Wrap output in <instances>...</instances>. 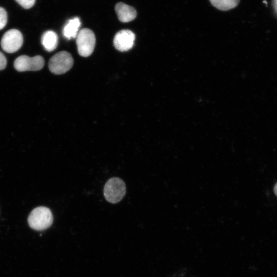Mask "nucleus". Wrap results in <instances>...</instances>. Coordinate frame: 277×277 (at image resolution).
I'll use <instances>...</instances> for the list:
<instances>
[{"label": "nucleus", "mask_w": 277, "mask_h": 277, "mask_svg": "<svg viewBox=\"0 0 277 277\" xmlns=\"http://www.w3.org/2000/svg\"><path fill=\"white\" fill-rule=\"evenodd\" d=\"M274 192L275 194L277 196V183L275 185L274 187Z\"/></svg>", "instance_id": "nucleus-16"}, {"label": "nucleus", "mask_w": 277, "mask_h": 277, "mask_svg": "<svg viewBox=\"0 0 277 277\" xmlns=\"http://www.w3.org/2000/svg\"><path fill=\"white\" fill-rule=\"evenodd\" d=\"M22 7L25 9H29L34 4L35 0H15Z\"/></svg>", "instance_id": "nucleus-13"}, {"label": "nucleus", "mask_w": 277, "mask_h": 277, "mask_svg": "<svg viewBox=\"0 0 277 277\" xmlns=\"http://www.w3.org/2000/svg\"><path fill=\"white\" fill-rule=\"evenodd\" d=\"M126 187L124 182L118 177H112L106 183L104 194L106 200L111 203L119 202L125 196Z\"/></svg>", "instance_id": "nucleus-2"}, {"label": "nucleus", "mask_w": 277, "mask_h": 277, "mask_svg": "<svg viewBox=\"0 0 277 277\" xmlns=\"http://www.w3.org/2000/svg\"><path fill=\"white\" fill-rule=\"evenodd\" d=\"M263 3L266 4H267V2L266 1H263Z\"/></svg>", "instance_id": "nucleus-17"}, {"label": "nucleus", "mask_w": 277, "mask_h": 277, "mask_svg": "<svg viewBox=\"0 0 277 277\" xmlns=\"http://www.w3.org/2000/svg\"><path fill=\"white\" fill-rule=\"evenodd\" d=\"M115 10L118 19L123 23L130 22L136 16V11L133 7L122 2L116 4Z\"/></svg>", "instance_id": "nucleus-8"}, {"label": "nucleus", "mask_w": 277, "mask_h": 277, "mask_svg": "<svg viewBox=\"0 0 277 277\" xmlns=\"http://www.w3.org/2000/svg\"><path fill=\"white\" fill-rule=\"evenodd\" d=\"M53 215L50 210L41 206L34 209L30 213L28 222L30 227L35 230H44L52 224Z\"/></svg>", "instance_id": "nucleus-1"}, {"label": "nucleus", "mask_w": 277, "mask_h": 277, "mask_svg": "<svg viewBox=\"0 0 277 277\" xmlns=\"http://www.w3.org/2000/svg\"><path fill=\"white\" fill-rule=\"evenodd\" d=\"M7 23V13L6 10L0 7V30L3 29Z\"/></svg>", "instance_id": "nucleus-12"}, {"label": "nucleus", "mask_w": 277, "mask_h": 277, "mask_svg": "<svg viewBox=\"0 0 277 277\" xmlns=\"http://www.w3.org/2000/svg\"><path fill=\"white\" fill-rule=\"evenodd\" d=\"M95 36L93 32L88 28L80 30L76 37V43L79 54L84 57L90 55L95 45Z\"/></svg>", "instance_id": "nucleus-3"}, {"label": "nucleus", "mask_w": 277, "mask_h": 277, "mask_svg": "<svg viewBox=\"0 0 277 277\" xmlns=\"http://www.w3.org/2000/svg\"><path fill=\"white\" fill-rule=\"evenodd\" d=\"M42 43L45 49L49 52L55 50L58 44V37L56 33L48 30L42 37Z\"/></svg>", "instance_id": "nucleus-10"}, {"label": "nucleus", "mask_w": 277, "mask_h": 277, "mask_svg": "<svg viewBox=\"0 0 277 277\" xmlns=\"http://www.w3.org/2000/svg\"><path fill=\"white\" fill-rule=\"evenodd\" d=\"M23 43V36L21 32L15 29H10L3 35L1 45L2 49L8 53L17 51L22 47Z\"/></svg>", "instance_id": "nucleus-5"}, {"label": "nucleus", "mask_w": 277, "mask_h": 277, "mask_svg": "<svg viewBox=\"0 0 277 277\" xmlns=\"http://www.w3.org/2000/svg\"><path fill=\"white\" fill-rule=\"evenodd\" d=\"M135 34L129 30H122L115 35L113 44L120 51H126L131 49L134 45Z\"/></svg>", "instance_id": "nucleus-7"}, {"label": "nucleus", "mask_w": 277, "mask_h": 277, "mask_svg": "<svg viewBox=\"0 0 277 277\" xmlns=\"http://www.w3.org/2000/svg\"><path fill=\"white\" fill-rule=\"evenodd\" d=\"M73 64L71 55L67 51H60L50 59L49 68L55 74H62L69 70Z\"/></svg>", "instance_id": "nucleus-4"}, {"label": "nucleus", "mask_w": 277, "mask_h": 277, "mask_svg": "<svg viewBox=\"0 0 277 277\" xmlns=\"http://www.w3.org/2000/svg\"><path fill=\"white\" fill-rule=\"evenodd\" d=\"M7 65V60L5 55L0 51V70L5 68Z\"/></svg>", "instance_id": "nucleus-14"}, {"label": "nucleus", "mask_w": 277, "mask_h": 277, "mask_svg": "<svg viewBox=\"0 0 277 277\" xmlns=\"http://www.w3.org/2000/svg\"><path fill=\"white\" fill-rule=\"evenodd\" d=\"M44 60L40 55L31 57L27 55H21L16 58L14 62L15 69L18 71H38L44 65Z\"/></svg>", "instance_id": "nucleus-6"}, {"label": "nucleus", "mask_w": 277, "mask_h": 277, "mask_svg": "<svg viewBox=\"0 0 277 277\" xmlns=\"http://www.w3.org/2000/svg\"><path fill=\"white\" fill-rule=\"evenodd\" d=\"M211 4L217 9L227 11L235 8L239 4L240 0H210Z\"/></svg>", "instance_id": "nucleus-11"}, {"label": "nucleus", "mask_w": 277, "mask_h": 277, "mask_svg": "<svg viewBox=\"0 0 277 277\" xmlns=\"http://www.w3.org/2000/svg\"><path fill=\"white\" fill-rule=\"evenodd\" d=\"M81 24L78 17H74L69 19L63 28V35L68 39L76 38L79 32L78 29Z\"/></svg>", "instance_id": "nucleus-9"}, {"label": "nucleus", "mask_w": 277, "mask_h": 277, "mask_svg": "<svg viewBox=\"0 0 277 277\" xmlns=\"http://www.w3.org/2000/svg\"><path fill=\"white\" fill-rule=\"evenodd\" d=\"M272 4L274 14L277 17V0H272Z\"/></svg>", "instance_id": "nucleus-15"}]
</instances>
